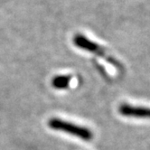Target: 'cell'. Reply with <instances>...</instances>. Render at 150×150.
I'll return each instance as SVG.
<instances>
[{
  "label": "cell",
  "mask_w": 150,
  "mask_h": 150,
  "mask_svg": "<svg viewBox=\"0 0 150 150\" xmlns=\"http://www.w3.org/2000/svg\"><path fill=\"white\" fill-rule=\"evenodd\" d=\"M71 80V75H57L52 80V85L57 90H63L69 87Z\"/></svg>",
  "instance_id": "obj_4"
},
{
  "label": "cell",
  "mask_w": 150,
  "mask_h": 150,
  "mask_svg": "<svg viewBox=\"0 0 150 150\" xmlns=\"http://www.w3.org/2000/svg\"><path fill=\"white\" fill-rule=\"evenodd\" d=\"M73 44L80 49L95 53V54H97L100 57H106L105 50L103 47L91 41L90 39H88L86 36H84L82 35L78 34L75 35L73 37Z\"/></svg>",
  "instance_id": "obj_2"
},
{
  "label": "cell",
  "mask_w": 150,
  "mask_h": 150,
  "mask_svg": "<svg viewBox=\"0 0 150 150\" xmlns=\"http://www.w3.org/2000/svg\"><path fill=\"white\" fill-rule=\"evenodd\" d=\"M120 112L123 116L127 117H149L150 119V108H145V107H136L128 104H123L120 107Z\"/></svg>",
  "instance_id": "obj_3"
},
{
  "label": "cell",
  "mask_w": 150,
  "mask_h": 150,
  "mask_svg": "<svg viewBox=\"0 0 150 150\" xmlns=\"http://www.w3.org/2000/svg\"><path fill=\"white\" fill-rule=\"evenodd\" d=\"M48 125L52 129L69 133L72 136H75L86 141H90L93 137L92 132L89 128L81 127V126H78L76 124H73L68 121H64L62 120L56 119V117L51 119L48 122Z\"/></svg>",
  "instance_id": "obj_1"
}]
</instances>
